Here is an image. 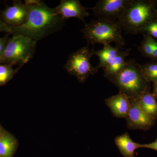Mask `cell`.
I'll use <instances>...</instances> for the list:
<instances>
[{
  "label": "cell",
  "instance_id": "cell-18",
  "mask_svg": "<svg viewBox=\"0 0 157 157\" xmlns=\"http://www.w3.org/2000/svg\"><path fill=\"white\" fill-rule=\"evenodd\" d=\"M140 70L149 82L157 81V61H152L144 64L140 65Z\"/></svg>",
  "mask_w": 157,
  "mask_h": 157
},
{
  "label": "cell",
  "instance_id": "cell-29",
  "mask_svg": "<svg viewBox=\"0 0 157 157\" xmlns=\"http://www.w3.org/2000/svg\"><path fill=\"white\" fill-rule=\"evenodd\" d=\"M0 157H1V156H0Z\"/></svg>",
  "mask_w": 157,
  "mask_h": 157
},
{
  "label": "cell",
  "instance_id": "cell-17",
  "mask_svg": "<svg viewBox=\"0 0 157 157\" xmlns=\"http://www.w3.org/2000/svg\"><path fill=\"white\" fill-rule=\"evenodd\" d=\"M22 67L14 69L13 65L9 64H0V86L8 83L14 77Z\"/></svg>",
  "mask_w": 157,
  "mask_h": 157
},
{
  "label": "cell",
  "instance_id": "cell-25",
  "mask_svg": "<svg viewBox=\"0 0 157 157\" xmlns=\"http://www.w3.org/2000/svg\"><path fill=\"white\" fill-rule=\"evenodd\" d=\"M152 94L156 98H157V81L156 82H153V90Z\"/></svg>",
  "mask_w": 157,
  "mask_h": 157
},
{
  "label": "cell",
  "instance_id": "cell-3",
  "mask_svg": "<svg viewBox=\"0 0 157 157\" xmlns=\"http://www.w3.org/2000/svg\"><path fill=\"white\" fill-rule=\"evenodd\" d=\"M110 82L130 99H139L150 88L140 64L133 59L127 61L123 69Z\"/></svg>",
  "mask_w": 157,
  "mask_h": 157
},
{
  "label": "cell",
  "instance_id": "cell-26",
  "mask_svg": "<svg viewBox=\"0 0 157 157\" xmlns=\"http://www.w3.org/2000/svg\"><path fill=\"white\" fill-rule=\"evenodd\" d=\"M6 132V130H5V129H4V128L2 126V125L0 124V137H1Z\"/></svg>",
  "mask_w": 157,
  "mask_h": 157
},
{
  "label": "cell",
  "instance_id": "cell-12",
  "mask_svg": "<svg viewBox=\"0 0 157 157\" xmlns=\"http://www.w3.org/2000/svg\"><path fill=\"white\" fill-rule=\"evenodd\" d=\"M131 49H121L111 62L103 69L104 75L109 81L114 78L123 69L125 65L127 57L128 56Z\"/></svg>",
  "mask_w": 157,
  "mask_h": 157
},
{
  "label": "cell",
  "instance_id": "cell-11",
  "mask_svg": "<svg viewBox=\"0 0 157 157\" xmlns=\"http://www.w3.org/2000/svg\"><path fill=\"white\" fill-rule=\"evenodd\" d=\"M114 117L126 118L130 108V98L124 94L119 92L115 95L111 96L105 100Z\"/></svg>",
  "mask_w": 157,
  "mask_h": 157
},
{
  "label": "cell",
  "instance_id": "cell-16",
  "mask_svg": "<svg viewBox=\"0 0 157 157\" xmlns=\"http://www.w3.org/2000/svg\"><path fill=\"white\" fill-rule=\"evenodd\" d=\"M121 50V46L116 47L109 44L104 45L103 48L95 52L94 55L99 58V63L96 67L97 69H104L112 60Z\"/></svg>",
  "mask_w": 157,
  "mask_h": 157
},
{
  "label": "cell",
  "instance_id": "cell-27",
  "mask_svg": "<svg viewBox=\"0 0 157 157\" xmlns=\"http://www.w3.org/2000/svg\"><path fill=\"white\" fill-rule=\"evenodd\" d=\"M155 19L157 20V8L156 9V17H155Z\"/></svg>",
  "mask_w": 157,
  "mask_h": 157
},
{
  "label": "cell",
  "instance_id": "cell-13",
  "mask_svg": "<svg viewBox=\"0 0 157 157\" xmlns=\"http://www.w3.org/2000/svg\"><path fill=\"white\" fill-rule=\"evenodd\" d=\"M114 141L121 154L124 157H136L135 150L141 148V144L133 141L128 133L116 137Z\"/></svg>",
  "mask_w": 157,
  "mask_h": 157
},
{
  "label": "cell",
  "instance_id": "cell-28",
  "mask_svg": "<svg viewBox=\"0 0 157 157\" xmlns=\"http://www.w3.org/2000/svg\"><path fill=\"white\" fill-rule=\"evenodd\" d=\"M4 64L2 61L0 60V64Z\"/></svg>",
  "mask_w": 157,
  "mask_h": 157
},
{
  "label": "cell",
  "instance_id": "cell-20",
  "mask_svg": "<svg viewBox=\"0 0 157 157\" xmlns=\"http://www.w3.org/2000/svg\"><path fill=\"white\" fill-rule=\"evenodd\" d=\"M140 33L150 36L157 39V20L155 19L147 24L141 29Z\"/></svg>",
  "mask_w": 157,
  "mask_h": 157
},
{
  "label": "cell",
  "instance_id": "cell-6",
  "mask_svg": "<svg viewBox=\"0 0 157 157\" xmlns=\"http://www.w3.org/2000/svg\"><path fill=\"white\" fill-rule=\"evenodd\" d=\"M95 51L88 46L82 47L69 55L65 69L70 75L75 76L80 83L84 82L90 75L98 72V69L93 67L91 58Z\"/></svg>",
  "mask_w": 157,
  "mask_h": 157
},
{
  "label": "cell",
  "instance_id": "cell-21",
  "mask_svg": "<svg viewBox=\"0 0 157 157\" xmlns=\"http://www.w3.org/2000/svg\"><path fill=\"white\" fill-rule=\"evenodd\" d=\"M8 40V36H7L4 37H0V60L2 61L3 63H4V62L2 59V56L3 52L5 50Z\"/></svg>",
  "mask_w": 157,
  "mask_h": 157
},
{
  "label": "cell",
  "instance_id": "cell-8",
  "mask_svg": "<svg viewBox=\"0 0 157 157\" xmlns=\"http://www.w3.org/2000/svg\"><path fill=\"white\" fill-rule=\"evenodd\" d=\"M131 105L126 119L128 128L147 131L155 125V120L147 115L141 108L139 99H130Z\"/></svg>",
  "mask_w": 157,
  "mask_h": 157
},
{
  "label": "cell",
  "instance_id": "cell-24",
  "mask_svg": "<svg viewBox=\"0 0 157 157\" xmlns=\"http://www.w3.org/2000/svg\"><path fill=\"white\" fill-rule=\"evenodd\" d=\"M150 59L152 61H157V41L156 40L154 43L153 49Z\"/></svg>",
  "mask_w": 157,
  "mask_h": 157
},
{
  "label": "cell",
  "instance_id": "cell-2",
  "mask_svg": "<svg viewBox=\"0 0 157 157\" xmlns=\"http://www.w3.org/2000/svg\"><path fill=\"white\" fill-rule=\"evenodd\" d=\"M157 8V1L131 0L117 22L127 33H140L145 25L155 19Z\"/></svg>",
  "mask_w": 157,
  "mask_h": 157
},
{
  "label": "cell",
  "instance_id": "cell-1",
  "mask_svg": "<svg viewBox=\"0 0 157 157\" xmlns=\"http://www.w3.org/2000/svg\"><path fill=\"white\" fill-rule=\"evenodd\" d=\"M27 6L28 12L24 23L18 26H10L13 35H24L37 42L63 26L66 20L57 13L55 9L48 7L43 1Z\"/></svg>",
  "mask_w": 157,
  "mask_h": 157
},
{
  "label": "cell",
  "instance_id": "cell-7",
  "mask_svg": "<svg viewBox=\"0 0 157 157\" xmlns=\"http://www.w3.org/2000/svg\"><path fill=\"white\" fill-rule=\"evenodd\" d=\"M131 0H100L90 8L98 18L117 21L125 11Z\"/></svg>",
  "mask_w": 157,
  "mask_h": 157
},
{
  "label": "cell",
  "instance_id": "cell-19",
  "mask_svg": "<svg viewBox=\"0 0 157 157\" xmlns=\"http://www.w3.org/2000/svg\"><path fill=\"white\" fill-rule=\"evenodd\" d=\"M144 39L140 45L138 47V50L142 56L150 59L153 49L155 39L150 36L143 35Z\"/></svg>",
  "mask_w": 157,
  "mask_h": 157
},
{
  "label": "cell",
  "instance_id": "cell-4",
  "mask_svg": "<svg viewBox=\"0 0 157 157\" xmlns=\"http://www.w3.org/2000/svg\"><path fill=\"white\" fill-rule=\"evenodd\" d=\"M84 24V28L80 31L88 44L104 45L114 42L120 46L125 45L122 35V29L117 21L98 18Z\"/></svg>",
  "mask_w": 157,
  "mask_h": 157
},
{
  "label": "cell",
  "instance_id": "cell-10",
  "mask_svg": "<svg viewBox=\"0 0 157 157\" xmlns=\"http://www.w3.org/2000/svg\"><path fill=\"white\" fill-rule=\"evenodd\" d=\"M55 9L57 13L65 20L75 17L82 21L85 24V18L89 15L86 11L87 8L83 7L78 0H62Z\"/></svg>",
  "mask_w": 157,
  "mask_h": 157
},
{
  "label": "cell",
  "instance_id": "cell-9",
  "mask_svg": "<svg viewBox=\"0 0 157 157\" xmlns=\"http://www.w3.org/2000/svg\"><path fill=\"white\" fill-rule=\"evenodd\" d=\"M27 6L21 1H14L13 5L8 6L1 13L4 22L10 26H18L25 22L27 17Z\"/></svg>",
  "mask_w": 157,
  "mask_h": 157
},
{
  "label": "cell",
  "instance_id": "cell-15",
  "mask_svg": "<svg viewBox=\"0 0 157 157\" xmlns=\"http://www.w3.org/2000/svg\"><path fill=\"white\" fill-rule=\"evenodd\" d=\"M17 145V139L13 135L6 131L0 137V156L13 157Z\"/></svg>",
  "mask_w": 157,
  "mask_h": 157
},
{
  "label": "cell",
  "instance_id": "cell-22",
  "mask_svg": "<svg viewBox=\"0 0 157 157\" xmlns=\"http://www.w3.org/2000/svg\"><path fill=\"white\" fill-rule=\"evenodd\" d=\"M0 32H6L8 33L11 34V31L10 26L6 24L4 22L0 14Z\"/></svg>",
  "mask_w": 157,
  "mask_h": 157
},
{
  "label": "cell",
  "instance_id": "cell-14",
  "mask_svg": "<svg viewBox=\"0 0 157 157\" xmlns=\"http://www.w3.org/2000/svg\"><path fill=\"white\" fill-rule=\"evenodd\" d=\"M151 88L144 93L139 99L140 108L145 113L156 120L157 118V102L156 98L151 92Z\"/></svg>",
  "mask_w": 157,
  "mask_h": 157
},
{
  "label": "cell",
  "instance_id": "cell-23",
  "mask_svg": "<svg viewBox=\"0 0 157 157\" xmlns=\"http://www.w3.org/2000/svg\"><path fill=\"white\" fill-rule=\"evenodd\" d=\"M141 148H147L157 151V138L154 142L146 144H141Z\"/></svg>",
  "mask_w": 157,
  "mask_h": 157
},
{
  "label": "cell",
  "instance_id": "cell-5",
  "mask_svg": "<svg viewBox=\"0 0 157 157\" xmlns=\"http://www.w3.org/2000/svg\"><path fill=\"white\" fill-rule=\"evenodd\" d=\"M37 41L22 35H13L8 39L2 59L4 64L22 67L35 54Z\"/></svg>",
  "mask_w": 157,
  "mask_h": 157
}]
</instances>
